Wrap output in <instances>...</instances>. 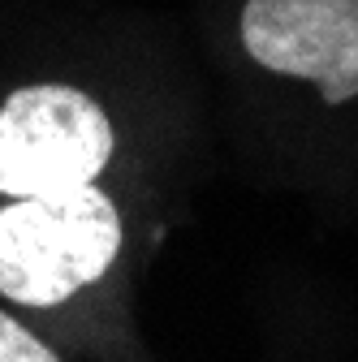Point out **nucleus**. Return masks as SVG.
<instances>
[{"label":"nucleus","mask_w":358,"mask_h":362,"mask_svg":"<svg viewBox=\"0 0 358 362\" xmlns=\"http://www.w3.org/2000/svg\"><path fill=\"white\" fill-rule=\"evenodd\" d=\"M121 250V216L96 186L0 207V298L57 306L96 285Z\"/></svg>","instance_id":"obj_1"},{"label":"nucleus","mask_w":358,"mask_h":362,"mask_svg":"<svg viewBox=\"0 0 358 362\" xmlns=\"http://www.w3.org/2000/svg\"><path fill=\"white\" fill-rule=\"evenodd\" d=\"M112 160V125L78 86H18L0 104V194L35 199L96 186Z\"/></svg>","instance_id":"obj_2"},{"label":"nucleus","mask_w":358,"mask_h":362,"mask_svg":"<svg viewBox=\"0 0 358 362\" xmlns=\"http://www.w3.org/2000/svg\"><path fill=\"white\" fill-rule=\"evenodd\" d=\"M238 26L255 65L320 82L328 104L358 95V0H246Z\"/></svg>","instance_id":"obj_3"},{"label":"nucleus","mask_w":358,"mask_h":362,"mask_svg":"<svg viewBox=\"0 0 358 362\" xmlns=\"http://www.w3.org/2000/svg\"><path fill=\"white\" fill-rule=\"evenodd\" d=\"M0 362H61L30 328H22L13 315L0 310Z\"/></svg>","instance_id":"obj_4"}]
</instances>
